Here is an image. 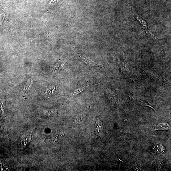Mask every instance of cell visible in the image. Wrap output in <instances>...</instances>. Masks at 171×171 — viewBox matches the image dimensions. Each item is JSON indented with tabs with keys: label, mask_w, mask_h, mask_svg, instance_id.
<instances>
[{
	"label": "cell",
	"mask_w": 171,
	"mask_h": 171,
	"mask_svg": "<svg viewBox=\"0 0 171 171\" xmlns=\"http://www.w3.org/2000/svg\"><path fill=\"white\" fill-rule=\"evenodd\" d=\"M80 57L84 63L89 66L93 67H101L102 66L101 65L94 62L91 59L88 57L86 55H81Z\"/></svg>",
	"instance_id": "1"
},
{
	"label": "cell",
	"mask_w": 171,
	"mask_h": 171,
	"mask_svg": "<svg viewBox=\"0 0 171 171\" xmlns=\"http://www.w3.org/2000/svg\"><path fill=\"white\" fill-rule=\"evenodd\" d=\"M103 129V128L102 123L100 119H98L94 126V130L96 134L98 136H101L102 134Z\"/></svg>",
	"instance_id": "2"
},
{
	"label": "cell",
	"mask_w": 171,
	"mask_h": 171,
	"mask_svg": "<svg viewBox=\"0 0 171 171\" xmlns=\"http://www.w3.org/2000/svg\"><path fill=\"white\" fill-rule=\"evenodd\" d=\"M106 95L109 100L112 103H114L117 100V98L114 92L111 89L108 88L106 90Z\"/></svg>",
	"instance_id": "3"
},
{
	"label": "cell",
	"mask_w": 171,
	"mask_h": 171,
	"mask_svg": "<svg viewBox=\"0 0 171 171\" xmlns=\"http://www.w3.org/2000/svg\"><path fill=\"white\" fill-rule=\"evenodd\" d=\"M138 23L145 29L146 32H148V24L147 21L140 16L134 14Z\"/></svg>",
	"instance_id": "4"
},
{
	"label": "cell",
	"mask_w": 171,
	"mask_h": 171,
	"mask_svg": "<svg viewBox=\"0 0 171 171\" xmlns=\"http://www.w3.org/2000/svg\"><path fill=\"white\" fill-rule=\"evenodd\" d=\"M158 130L170 131V127L168 123L162 122L159 124L155 128V131Z\"/></svg>",
	"instance_id": "5"
},
{
	"label": "cell",
	"mask_w": 171,
	"mask_h": 171,
	"mask_svg": "<svg viewBox=\"0 0 171 171\" xmlns=\"http://www.w3.org/2000/svg\"><path fill=\"white\" fill-rule=\"evenodd\" d=\"M120 63H121V69L122 71L126 74H129L130 70L129 68H128L127 64L126 63L125 60L124 59L123 57H122L121 59L120 60Z\"/></svg>",
	"instance_id": "6"
},
{
	"label": "cell",
	"mask_w": 171,
	"mask_h": 171,
	"mask_svg": "<svg viewBox=\"0 0 171 171\" xmlns=\"http://www.w3.org/2000/svg\"><path fill=\"white\" fill-rule=\"evenodd\" d=\"M65 65V63L63 60H61L56 64L54 67V71H57L62 69Z\"/></svg>",
	"instance_id": "7"
},
{
	"label": "cell",
	"mask_w": 171,
	"mask_h": 171,
	"mask_svg": "<svg viewBox=\"0 0 171 171\" xmlns=\"http://www.w3.org/2000/svg\"><path fill=\"white\" fill-rule=\"evenodd\" d=\"M89 86V85H86L76 89L73 92L71 96V98L73 97L74 96L78 95V94L82 92Z\"/></svg>",
	"instance_id": "8"
},
{
	"label": "cell",
	"mask_w": 171,
	"mask_h": 171,
	"mask_svg": "<svg viewBox=\"0 0 171 171\" xmlns=\"http://www.w3.org/2000/svg\"><path fill=\"white\" fill-rule=\"evenodd\" d=\"M33 83V80L32 78L29 79L26 84L25 85L24 89V93H27L28 92L30 88L31 87Z\"/></svg>",
	"instance_id": "9"
},
{
	"label": "cell",
	"mask_w": 171,
	"mask_h": 171,
	"mask_svg": "<svg viewBox=\"0 0 171 171\" xmlns=\"http://www.w3.org/2000/svg\"><path fill=\"white\" fill-rule=\"evenodd\" d=\"M56 88L55 86H51L47 88L45 91V94L47 95L48 96L51 94L53 93Z\"/></svg>",
	"instance_id": "10"
},
{
	"label": "cell",
	"mask_w": 171,
	"mask_h": 171,
	"mask_svg": "<svg viewBox=\"0 0 171 171\" xmlns=\"http://www.w3.org/2000/svg\"><path fill=\"white\" fill-rule=\"evenodd\" d=\"M137 102L140 104L142 106L150 107L151 108H152L155 111V109H154V108L152 106V105H151L150 104H149V103H147L146 102H144L138 99L137 100Z\"/></svg>",
	"instance_id": "11"
}]
</instances>
